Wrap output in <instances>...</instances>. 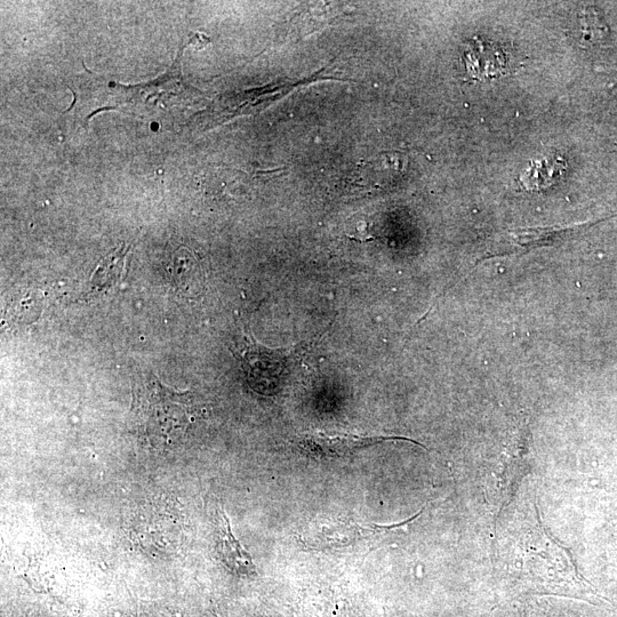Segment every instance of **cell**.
<instances>
[{
  "label": "cell",
  "mask_w": 617,
  "mask_h": 617,
  "mask_svg": "<svg viewBox=\"0 0 617 617\" xmlns=\"http://www.w3.org/2000/svg\"><path fill=\"white\" fill-rule=\"evenodd\" d=\"M509 541L504 564L520 587L538 594H582L583 581L571 555L543 527L538 507Z\"/></svg>",
  "instance_id": "obj_1"
},
{
  "label": "cell",
  "mask_w": 617,
  "mask_h": 617,
  "mask_svg": "<svg viewBox=\"0 0 617 617\" xmlns=\"http://www.w3.org/2000/svg\"><path fill=\"white\" fill-rule=\"evenodd\" d=\"M132 413L143 442L165 450L187 434L196 419V406L189 391L168 388L154 374H147L134 382Z\"/></svg>",
  "instance_id": "obj_2"
},
{
  "label": "cell",
  "mask_w": 617,
  "mask_h": 617,
  "mask_svg": "<svg viewBox=\"0 0 617 617\" xmlns=\"http://www.w3.org/2000/svg\"><path fill=\"white\" fill-rule=\"evenodd\" d=\"M423 510L406 522L395 525H360L338 518H318L304 528L300 541L310 550L324 552L364 551L392 535L406 532Z\"/></svg>",
  "instance_id": "obj_3"
},
{
  "label": "cell",
  "mask_w": 617,
  "mask_h": 617,
  "mask_svg": "<svg viewBox=\"0 0 617 617\" xmlns=\"http://www.w3.org/2000/svg\"><path fill=\"white\" fill-rule=\"evenodd\" d=\"M532 436L527 423L512 432L498 466L487 480L486 496L495 515L509 506L526 475L530 460Z\"/></svg>",
  "instance_id": "obj_4"
},
{
  "label": "cell",
  "mask_w": 617,
  "mask_h": 617,
  "mask_svg": "<svg viewBox=\"0 0 617 617\" xmlns=\"http://www.w3.org/2000/svg\"><path fill=\"white\" fill-rule=\"evenodd\" d=\"M237 355L242 359L248 383L260 394H274L296 365L290 352L263 347L251 336H244Z\"/></svg>",
  "instance_id": "obj_5"
},
{
  "label": "cell",
  "mask_w": 617,
  "mask_h": 617,
  "mask_svg": "<svg viewBox=\"0 0 617 617\" xmlns=\"http://www.w3.org/2000/svg\"><path fill=\"white\" fill-rule=\"evenodd\" d=\"M405 440L420 445L415 440L395 436L326 435L323 432H310L296 440L300 450L317 460H336L347 458L357 452L386 442Z\"/></svg>",
  "instance_id": "obj_6"
},
{
  "label": "cell",
  "mask_w": 617,
  "mask_h": 617,
  "mask_svg": "<svg viewBox=\"0 0 617 617\" xmlns=\"http://www.w3.org/2000/svg\"><path fill=\"white\" fill-rule=\"evenodd\" d=\"M219 552L223 563L232 572L240 575L255 574L252 556L232 534L229 519L222 509L219 510Z\"/></svg>",
  "instance_id": "obj_7"
},
{
  "label": "cell",
  "mask_w": 617,
  "mask_h": 617,
  "mask_svg": "<svg viewBox=\"0 0 617 617\" xmlns=\"http://www.w3.org/2000/svg\"><path fill=\"white\" fill-rule=\"evenodd\" d=\"M126 250L123 246L120 250L112 252L104 258L91 277L90 292L93 294L106 293L122 282L124 276Z\"/></svg>",
  "instance_id": "obj_8"
},
{
  "label": "cell",
  "mask_w": 617,
  "mask_h": 617,
  "mask_svg": "<svg viewBox=\"0 0 617 617\" xmlns=\"http://www.w3.org/2000/svg\"><path fill=\"white\" fill-rule=\"evenodd\" d=\"M583 228L584 226H575L512 231L510 235V242L512 245H518L520 248L526 247L527 250H532V248L535 247L551 245L559 242V240H565L567 237L573 236L576 231Z\"/></svg>",
  "instance_id": "obj_9"
},
{
  "label": "cell",
  "mask_w": 617,
  "mask_h": 617,
  "mask_svg": "<svg viewBox=\"0 0 617 617\" xmlns=\"http://www.w3.org/2000/svg\"><path fill=\"white\" fill-rule=\"evenodd\" d=\"M565 162L563 159L543 160L536 163L522 176V186L527 190H539L549 187L554 183L559 174L564 171Z\"/></svg>",
  "instance_id": "obj_10"
},
{
  "label": "cell",
  "mask_w": 617,
  "mask_h": 617,
  "mask_svg": "<svg viewBox=\"0 0 617 617\" xmlns=\"http://www.w3.org/2000/svg\"><path fill=\"white\" fill-rule=\"evenodd\" d=\"M173 263L175 274L180 275V285L186 286L189 291L198 293L203 285V277L202 269H200L194 255L190 251L183 250L176 254Z\"/></svg>",
  "instance_id": "obj_11"
},
{
  "label": "cell",
  "mask_w": 617,
  "mask_h": 617,
  "mask_svg": "<svg viewBox=\"0 0 617 617\" xmlns=\"http://www.w3.org/2000/svg\"><path fill=\"white\" fill-rule=\"evenodd\" d=\"M580 26L582 32L581 44L582 46H591L600 43L607 35V28L602 18L594 10V8H587L581 14Z\"/></svg>",
  "instance_id": "obj_12"
}]
</instances>
